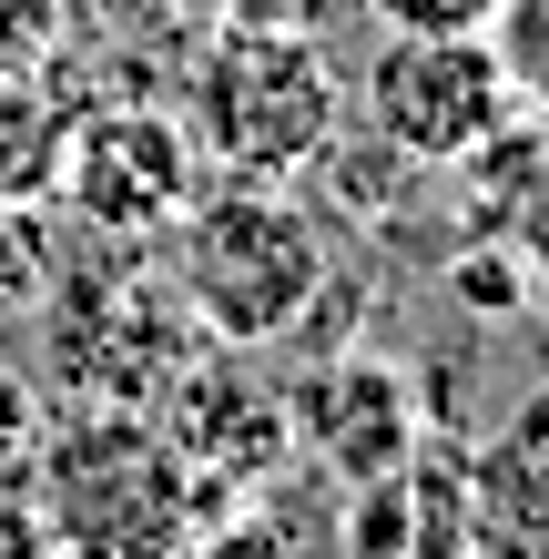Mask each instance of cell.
I'll return each mask as SVG.
<instances>
[{"instance_id": "7", "label": "cell", "mask_w": 549, "mask_h": 559, "mask_svg": "<svg viewBox=\"0 0 549 559\" xmlns=\"http://www.w3.org/2000/svg\"><path fill=\"white\" fill-rule=\"evenodd\" d=\"M164 438L183 448V468L214 488V499H235V488H265V468L285 457V397H254L235 377V346L214 356H183L164 377Z\"/></svg>"}, {"instance_id": "9", "label": "cell", "mask_w": 549, "mask_h": 559, "mask_svg": "<svg viewBox=\"0 0 549 559\" xmlns=\"http://www.w3.org/2000/svg\"><path fill=\"white\" fill-rule=\"evenodd\" d=\"M72 122H82V92L61 82V61H51V72L0 82V214H31L61 183V143H72Z\"/></svg>"}, {"instance_id": "10", "label": "cell", "mask_w": 549, "mask_h": 559, "mask_svg": "<svg viewBox=\"0 0 549 559\" xmlns=\"http://www.w3.org/2000/svg\"><path fill=\"white\" fill-rule=\"evenodd\" d=\"M72 11L122 51H193L224 21V0H72Z\"/></svg>"}, {"instance_id": "5", "label": "cell", "mask_w": 549, "mask_h": 559, "mask_svg": "<svg viewBox=\"0 0 549 559\" xmlns=\"http://www.w3.org/2000/svg\"><path fill=\"white\" fill-rule=\"evenodd\" d=\"M61 204H72L82 235L112 245H164L174 214L204 193V143L193 122L164 103H82L72 143H61Z\"/></svg>"}, {"instance_id": "16", "label": "cell", "mask_w": 549, "mask_h": 559, "mask_svg": "<svg viewBox=\"0 0 549 559\" xmlns=\"http://www.w3.org/2000/svg\"><path fill=\"white\" fill-rule=\"evenodd\" d=\"M447 285H458V306H520V265H499V254L447 265Z\"/></svg>"}, {"instance_id": "12", "label": "cell", "mask_w": 549, "mask_h": 559, "mask_svg": "<svg viewBox=\"0 0 549 559\" xmlns=\"http://www.w3.org/2000/svg\"><path fill=\"white\" fill-rule=\"evenodd\" d=\"M61 41H72V0H0V82L51 72Z\"/></svg>"}, {"instance_id": "17", "label": "cell", "mask_w": 549, "mask_h": 559, "mask_svg": "<svg viewBox=\"0 0 549 559\" xmlns=\"http://www.w3.org/2000/svg\"><path fill=\"white\" fill-rule=\"evenodd\" d=\"M509 438H520V448L539 457V468H549V377L529 386V397H520V407H509Z\"/></svg>"}, {"instance_id": "8", "label": "cell", "mask_w": 549, "mask_h": 559, "mask_svg": "<svg viewBox=\"0 0 549 559\" xmlns=\"http://www.w3.org/2000/svg\"><path fill=\"white\" fill-rule=\"evenodd\" d=\"M468 549L489 559H549V468L489 427V438L468 448Z\"/></svg>"}, {"instance_id": "4", "label": "cell", "mask_w": 549, "mask_h": 559, "mask_svg": "<svg viewBox=\"0 0 549 559\" xmlns=\"http://www.w3.org/2000/svg\"><path fill=\"white\" fill-rule=\"evenodd\" d=\"M509 72L489 51V31H386L367 82H357V112L367 133L407 163V174H447V163H478L509 133Z\"/></svg>"}, {"instance_id": "6", "label": "cell", "mask_w": 549, "mask_h": 559, "mask_svg": "<svg viewBox=\"0 0 549 559\" xmlns=\"http://www.w3.org/2000/svg\"><path fill=\"white\" fill-rule=\"evenodd\" d=\"M285 438L315 448V468L336 488H357V478L407 468V448L428 438V407H417L407 367H386V356H326L285 397Z\"/></svg>"}, {"instance_id": "15", "label": "cell", "mask_w": 549, "mask_h": 559, "mask_svg": "<svg viewBox=\"0 0 549 559\" xmlns=\"http://www.w3.org/2000/svg\"><path fill=\"white\" fill-rule=\"evenodd\" d=\"M0 559H51V519L31 488H0Z\"/></svg>"}, {"instance_id": "13", "label": "cell", "mask_w": 549, "mask_h": 559, "mask_svg": "<svg viewBox=\"0 0 549 559\" xmlns=\"http://www.w3.org/2000/svg\"><path fill=\"white\" fill-rule=\"evenodd\" d=\"M31 448H41V386L21 367H0V478H21Z\"/></svg>"}, {"instance_id": "11", "label": "cell", "mask_w": 549, "mask_h": 559, "mask_svg": "<svg viewBox=\"0 0 549 559\" xmlns=\"http://www.w3.org/2000/svg\"><path fill=\"white\" fill-rule=\"evenodd\" d=\"M489 51L520 103H549V0H499L489 11Z\"/></svg>"}, {"instance_id": "3", "label": "cell", "mask_w": 549, "mask_h": 559, "mask_svg": "<svg viewBox=\"0 0 549 559\" xmlns=\"http://www.w3.org/2000/svg\"><path fill=\"white\" fill-rule=\"evenodd\" d=\"M346 92L306 21H224V41H193V143L214 174L296 183L336 153Z\"/></svg>"}, {"instance_id": "1", "label": "cell", "mask_w": 549, "mask_h": 559, "mask_svg": "<svg viewBox=\"0 0 549 559\" xmlns=\"http://www.w3.org/2000/svg\"><path fill=\"white\" fill-rule=\"evenodd\" d=\"M174 295L193 316L204 346H275L326 306V224H315L285 183H254V174H224L204 183L193 204L174 214Z\"/></svg>"}, {"instance_id": "14", "label": "cell", "mask_w": 549, "mask_h": 559, "mask_svg": "<svg viewBox=\"0 0 549 559\" xmlns=\"http://www.w3.org/2000/svg\"><path fill=\"white\" fill-rule=\"evenodd\" d=\"M499 0H367L377 31H489Z\"/></svg>"}, {"instance_id": "2", "label": "cell", "mask_w": 549, "mask_h": 559, "mask_svg": "<svg viewBox=\"0 0 549 559\" xmlns=\"http://www.w3.org/2000/svg\"><path fill=\"white\" fill-rule=\"evenodd\" d=\"M31 499L51 519V549H183L204 539L214 519L193 499L183 448L164 438V417L153 407H122V397H92L72 427H41V448H31Z\"/></svg>"}]
</instances>
